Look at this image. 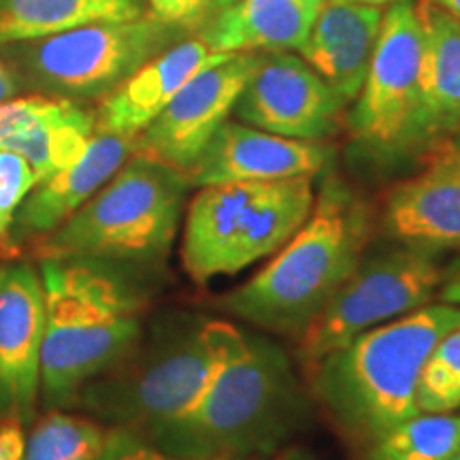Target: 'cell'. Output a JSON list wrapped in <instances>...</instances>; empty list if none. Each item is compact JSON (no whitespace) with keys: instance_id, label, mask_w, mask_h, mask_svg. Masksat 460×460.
Instances as JSON below:
<instances>
[{"instance_id":"cell-22","label":"cell","mask_w":460,"mask_h":460,"mask_svg":"<svg viewBox=\"0 0 460 460\" xmlns=\"http://www.w3.org/2000/svg\"><path fill=\"white\" fill-rule=\"evenodd\" d=\"M147 15L146 0H0V48Z\"/></svg>"},{"instance_id":"cell-5","label":"cell","mask_w":460,"mask_h":460,"mask_svg":"<svg viewBox=\"0 0 460 460\" xmlns=\"http://www.w3.org/2000/svg\"><path fill=\"white\" fill-rule=\"evenodd\" d=\"M209 320L188 309L158 314L122 358L79 390L73 405L118 429L152 433L164 427L205 386L214 362Z\"/></svg>"},{"instance_id":"cell-16","label":"cell","mask_w":460,"mask_h":460,"mask_svg":"<svg viewBox=\"0 0 460 460\" xmlns=\"http://www.w3.org/2000/svg\"><path fill=\"white\" fill-rule=\"evenodd\" d=\"M450 143L429 154L422 172L399 181L388 192L384 230L402 245L435 254L460 250V166Z\"/></svg>"},{"instance_id":"cell-34","label":"cell","mask_w":460,"mask_h":460,"mask_svg":"<svg viewBox=\"0 0 460 460\" xmlns=\"http://www.w3.org/2000/svg\"><path fill=\"white\" fill-rule=\"evenodd\" d=\"M354 3H362V4H376V7H382V4H390L394 0H354Z\"/></svg>"},{"instance_id":"cell-15","label":"cell","mask_w":460,"mask_h":460,"mask_svg":"<svg viewBox=\"0 0 460 460\" xmlns=\"http://www.w3.org/2000/svg\"><path fill=\"white\" fill-rule=\"evenodd\" d=\"M230 56L233 54L214 51L200 39H181L101 99L94 109L96 132L137 139L190 79Z\"/></svg>"},{"instance_id":"cell-21","label":"cell","mask_w":460,"mask_h":460,"mask_svg":"<svg viewBox=\"0 0 460 460\" xmlns=\"http://www.w3.org/2000/svg\"><path fill=\"white\" fill-rule=\"evenodd\" d=\"M324 0H237L216 9L200 41L224 54L301 49Z\"/></svg>"},{"instance_id":"cell-7","label":"cell","mask_w":460,"mask_h":460,"mask_svg":"<svg viewBox=\"0 0 460 460\" xmlns=\"http://www.w3.org/2000/svg\"><path fill=\"white\" fill-rule=\"evenodd\" d=\"M312 180L290 177L200 188L183 220L181 264L190 279L207 284L273 256L312 214Z\"/></svg>"},{"instance_id":"cell-19","label":"cell","mask_w":460,"mask_h":460,"mask_svg":"<svg viewBox=\"0 0 460 460\" xmlns=\"http://www.w3.org/2000/svg\"><path fill=\"white\" fill-rule=\"evenodd\" d=\"M382 20L384 11L376 4L324 0L307 41L298 49L345 105L358 99Z\"/></svg>"},{"instance_id":"cell-20","label":"cell","mask_w":460,"mask_h":460,"mask_svg":"<svg viewBox=\"0 0 460 460\" xmlns=\"http://www.w3.org/2000/svg\"><path fill=\"white\" fill-rule=\"evenodd\" d=\"M416 13L422 26L420 143L429 156L460 130V20L429 0H418Z\"/></svg>"},{"instance_id":"cell-31","label":"cell","mask_w":460,"mask_h":460,"mask_svg":"<svg viewBox=\"0 0 460 460\" xmlns=\"http://www.w3.org/2000/svg\"><path fill=\"white\" fill-rule=\"evenodd\" d=\"M22 90H24V84H22L20 75L13 71L9 62L0 60V102L15 99Z\"/></svg>"},{"instance_id":"cell-39","label":"cell","mask_w":460,"mask_h":460,"mask_svg":"<svg viewBox=\"0 0 460 460\" xmlns=\"http://www.w3.org/2000/svg\"><path fill=\"white\" fill-rule=\"evenodd\" d=\"M452 460H460V454H456V456H454Z\"/></svg>"},{"instance_id":"cell-35","label":"cell","mask_w":460,"mask_h":460,"mask_svg":"<svg viewBox=\"0 0 460 460\" xmlns=\"http://www.w3.org/2000/svg\"><path fill=\"white\" fill-rule=\"evenodd\" d=\"M233 3H237V0H214V4H216V9H222V7H228V4H233Z\"/></svg>"},{"instance_id":"cell-30","label":"cell","mask_w":460,"mask_h":460,"mask_svg":"<svg viewBox=\"0 0 460 460\" xmlns=\"http://www.w3.org/2000/svg\"><path fill=\"white\" fill-rule=\"evenodd\" d=\"M435 296H439V303L460 307V261L454 262L450 269H446Z\"/></svg>"},{"instance_id":"cell-10","label":"cell","mask_w":460,"mask_h":460,"mask_svg":"<svg viewBox=\"0 0 460 460\" xmlns=\"http://www.w3.org/2000/svg\"><path fill=\"white\" fill-rule=\"evenodd\" d=\"M422 26L416 3L394 0L384 13L369 71L349 115L354 137L386 156L422 152L420 143Z\"/></svg>"},{"instance_id":"cell-4","label":"cell","mask_w":460,"mask_h":460,"mask_svg":"<svg viewBox=\"0 0 460 460\" xmlns=\"http://www.w3.org/2000/svg\"><path fill=\"white\" fill-rule=\"evenodd\" d=\"M460 326V307L429 303L360 332L309 373L314 393L345 433L376 444L416 416V384L437 341Z\"/></svg>"},{"instance_id":"cell-11","label":"cell","mask_w":460,"mask_h":460,"mask_svg":"<svg viewBox=\"0 0 460 460\" xmlns=\"http://www.w3.org/2000/svg\"><path fill=\"white\" fill-rule=\"evenodd\" d=\"M262 54L241 51L192 77L135 139L132 154L186 171L200 156L256 71Z\"/></svg>"},{"instance_id":"cell-33","label":"cell","mask_w":460,"mask_h":460,"mask_svg":"<svg viewBox=\"0 0 460 460\" xmlns=\"http://www.w3.org/2000/svg\"><path fill=\"white\" fill-rule=\"evenodd\" d=\"M275 460H314V458L303 450H288L284 454H279V456Z\"/></svg>"},{"instance_id":"cell-29","label":"cell","mask_w":460,"mask_h":460,"mask_svg":"<svg viewBox=\"0 0 460 460\" xmlns=\"http://www.w3.org/2000/svg\"><path fill=\"white\" fill-rule=\"evenodd\" d=\"M26 437L22 422L7 416L0 422V460H24Z\"/></svg>"},{"instance_id":"cell-14","label":"cell","mask_w":460,"mask_h":460,"mask_svg":"<svg viewBox=\"0 0 460 460\" xmlns=\"http://www.w3.org/2000/svg\"><path fill=\"white\" fill-rule=\"evenodd\" d=\"M331 160L322 141H303L226 119L186 171L190 186L315 177Z\"/></svg>"},{"instance_id":"cell-36","label":"cell","mask_w":460,"mask_h":460,"mask_svg":"<svg viewBox=\"0 0 460 460\" xmlns=\"http://www.w3.org/2000/svg\"><path fill=\"white\" fill-rule=\"evenodd\" d=\"M450 147H452V156H454V160H456V164L460 166V149L454 146V143H450Z\"/></svg>"},{"instance_id":"cell-32","label":"cell","mask_w":460,"mask_h":460,"mask_svg":"<svg viewBox=\"0 0 460 460\" xmlns=\"http://www.w3.org/2000/svg\"><path fill=\"white\" fill-rule=\"evenodd\" d=\"M429 3L435 4V7L444 9L446 13H450L460 20V0H429Z\"/></svg>"},{"instance_id":"cell-18","label":"cell","mask_w":460,"mask_h":460,"mask_svg":"<svg viewBox=\"0 0 460 460\" xmlns=\"http://www.w3.org/2000/svg\"><path fill=\"white\" fill-rule=\"evenodd\" d=\"M132 149L135 139L96 132L77 163L32 188L17 209L11 241L17 245L20 241H39L54 233L122 169Z\"/></svg>"},{"instance_id":"cell-17","label":"cell","mask_w":460,"mask_h":460,"mask_svg":"<svg viewBox=\"0 0 460 460\" xmlns=\"http://www.w3.org/2000/svg\"><path fill=\"white\" fill-rule=\"evenodd\" d=\"M94 135V109L84 102L39 92L0 102V149L24 156L39 181L77 163Z\"/></svg>"},{"instance_id":"cell-24","label":"cell","mask_w":460,"mask_h":460,"mask_svg":"<svg viewBox=\"0 0 460 460\" xmlns=\"http://www.w3.org/2000/svg\"><path fill=\"white\" fill-rule=\"evenodd\" d=\"M107 433L96 420L49 411L26 439L24 460H99Z\"/></svg>"},{"instance_id":"cell-37","label":"cell","mask_w":460,"mask_h":460,"mask_svg":"<svg viewBox=\"0 0 460 460\" xmlns=\"http://www.w3.org/2000/svg\"><path fill=\"white\" fill-rule=\"evenodd\" d=\"M452 143H454V146H456V147H458V149H460V130H458V135H456V139H454V141H452Z\"/></svg>"},{"instance_id":"cell-6","label":"cell","mask_w":460,"mask_h":460,"mask_svg":"<svg viewBox=\"0 0 460 460\" xmlns=\"http://www.w3.org/2000/svg\"><path fill=\"white\" fill-rule=\"evenodd\" d=\"M190 188L181 171L132 154L88 203L37 241V256L90 258L130 269L163 262Z\"/></svg>"},{"instance_id":"cell-26","label":"cell","mask_w":460,"mask_h":460,"mask_svg":"<svg viewBox=\"0 0 460 460\" xmlns=\"http://www.w3.org/2000/svg\"><path fill=\"white\" fill-rule=\"evenodd\" d=\"M37 183V172L24 156L11 149H0V245L7 256L17 254V245L11 241V228L17 209Z\"/></svg>"},{"instance_id":"cell-28","label":"cell","mask_w":460,"mask_h":460,"mask_svg":"<svg viewBox=\"0 0 460 460\" xmlns=\"http://www.w3.org/2000/svg\"><path fill=\"white\" fill-rule=\"evenodd\" d=\"M101 460H220V458H181L158 450L154 444L141 439L135 430L115 429L107 435Z\"/></svg>"},{"instance_id":"cell-25","label":"cell","mask_w":460,"mask_h":460,"mask_svg":"<svg viewBox=\"0 0 460 460\" xmlns=\"http://www.w3.org/2000/svg\"><path fill=\"white\" fill-rule=\"evenodd\" d=\"M420 413H454L460 410V326L437 341L420 369L416 384Z\"/></svg>"},{"instance_id":"cell-40","label":"cell","mask_w":460,"mask_h":460,"mask_svg":"<svg viewBox=\"0 0 460 460\" xmlns=\"http://www.w3.org/2000/svg\"><path fill=\"white\" fill-rule=\"evenodd\" d=\"M99 460H101V458H99Z\"/></svg>"},{"instance_id":"cell-9","label":"cell","mask_w":460,"mask_h":460,"mask_svg":"<svg viewBox=\"0 0 460 460\" xmlns=\"http://www.w3.org/2000/svg\"><path fill=\"white\" fill-rule=\"evenodd\" d=\"M444 278L435 252L388 245L362 256L354 273L298 337V360L312 373L320 360L360 332L376 329L433 301Z\"/></svg>"},{"instance_id":"cell-38","label":"cell","mask_w":460,"mask_h":460,"mask_svg":"<svg viewBox=\"0 0 460 460\" xmlns=\"http://www.w3.org/2000/svg\"><path fill=\"white\" fill-rule=\"evenodd\" d=\"M0 254H3V256H7V254H4V250H3V245H0Z\"/></svg>"},{"instance_id":"cell-2","label":"cell","mask_w":460,"mask_h":460,"mask_svg":"<svg viewBox=\"0 0 460 460\" xmlns=\"http://www.w3.org/2000/svg\"><path fill=\"white\" fill-rule=\"evenodd\" d=\"M45 292L41 388L45 407L75 396L128 352L146 326L135 269L90 258H39Z\"/></svg>"},{"instance_id":"cell-27","label":"cell","mask_w":460,"mask_h":460,"mask_svg":"<svg viewBox=\"0 0 460 460\" xmlns=\"http://www.w3.org/2000/svg\"><path fill=\"white\" fill-rule=\"evenodd\" d=\"M147 13L181 32H199L216 13L214 0H146Z\"/></svg>"},{"instance_id":"cell-12","label":"cell","mask_w":460,"mask_h":460,"mask_svg":"<svg viewBox=\"0 0 460 460\" xmlns=\"http://www.w3.org/2000/svg\"><path fill=\"white\" fill-rule=\"evenodd\" d=\"M345 102L303 58L288 51L261 56L234 102V118L258 130L324 141L337 130Z\"/></svg>"},{"instance_id":"cell-23","label":"cell","mask_w":460,"mask_h":460,"mask_svg":"<svg viewBox=\"0 0 460 460\" xmlns=\"http://www.w3.org/2000/svg\"><path fill=\"white\" fill-rule=\"evenodd\" d=\"M460 454V416L416 413L373 444L371 460H452Z\"/></svg>"},{"instance_id":"cell-13","label":"cell","mask_w":460,"mask_h":460,"mask_svg":"<svg viewBox=\"0 0 460 460\" xmlns=\"http://www.w3.org/2000/svg\"><path fill=\"white\" fill-rule=\"evenodd\" d=\"M45 292L31 262L0 267V411L31 424L41 388Z\"/></svg>"},{"instance_id":"cell-1","label":"cell","mask_w":460,"mask_h":460,"mask_svg":"<svg viewBox=\"0 0 460 460\" xmlns=\"http://www.w3.org/2000/svg\"><path fill=\"white\" fill-rule=\"evenodd\" d=\"M214 362L181 416L152 430V444L181 458L237 460L269 454L301 427L307 399L284 348L254 331L209 320Z\"/></svg>"},{"instance_id":"cell-8","label":"cell","mask_w":460,"mask_h":460,"mask_svg":"<svg viewBox=\"0 0 460 460\" xmlns=\"http://www.w3.org/2000/svg\"><path fill=\"white\" fill-rule=\"evenodd\" d=\"M152 15L99 22L43 39L4 45L24 88L75 102L101 101L137 68L183 39Z\"/></svg>"},{"instance_id":"cell-3","label":"cell","mask_w":460,"mask_h":460,"mask_svg":"<svg viewBox=\"0 0 460 460\" xmlns=\"http://www.w3.org/2000/svg\"><path fill=\"white\" fill-rule=\"evenodd\" d=\"M373 230L371 207L329 180L303 226L254 278L222 298V309L256 329L298 339L358 267Z\"/></svg>"}]
</instances>
